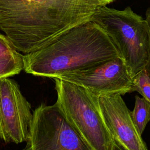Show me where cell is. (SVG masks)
<instances>
[{
	"instance_id": "6da1fadb",
	"label": "cell",
	"mask_w": 150,
	"mask_h": 150,
	"mask_svg": "<svg viewBox=\"0 0 150 150\" xmlns=\"http://www.w3.org/2000/svg\"><path fill=\"white\" fill-rule=\"evenodd\" d=\"M106 5L98 0H0V29L26 54L90 21L98 8Z\"/></svg>"
},
{
	"instance_id": "7a4b0ae2",
	"label": "cell",
	"mask_w": 150,
	"mask_h": 150,
	"mask_svg": "<svg viewBox=\"0 0 150 150\" xmlns=\"http://www.w3.org/2000/svg\"><path fill=\"white\" fill-rule=\"evenodd\" d=\"M117 57L120 55L108 36L90 20L68 30L47 46L23 55V70L58 79Z\"/></svg>"
},
{
	"instance_id": "3957f363",
	"label": "cell",
	"mask_w": 150,
	"mask_h": 150,
	"mask_svg": "<svg viewBox=\"0 0 150 150\" xmlns=\"http://www.w3.org/2000/svg\"><path fill=\"white\" fill-rule=\"evenodd\" d=\"M91 21L108 36L132 77L144 69L149 49L145 19L129 6L118 10L103 5L98 8Z\"/></svg>"
},
{
	"instance_id": "277c9868",
	"label": "cell",
	"mask_w": 150,
	"mask_h": 150,
	"mask_svg": "<svg viewBox=\"0 0 150 150\" xmlns=\"http://www.w3.org/2000/svg\"><path fill=\"white\" fill-rule=\"evenodd\" d=\"M53 80L55 104L67 121L91 150H111L112 141L101 114L98 97L74 83Z\"/></svg>"
},
{
	"instance_id": "5b68a950",
	"label": "cell",
	"mask_w": 150,
	"mask_h": 150,
	"mask_svg": "<svg viewBox=\"0 0 150 150\" xmlns=\"http://www.w3.org/2000/svg\"><path fill=\"white\" fill-rule=\"evenodd\" d=\"M22 150H91L67 121L56 104H41L33 111Z\"/></svg>"
},
{
	"instance_id": "8992f818",
	"label": "cell",
	"mask_w": 150,
	"mask_h": 150,
	"mask_svg": "<svg viewBox=\"0 0 150 150\" xmlns=\"http://www.w3.org/2000/svg\"><path fill=\"white\" fill-rule=\"evenodd\" d=\"M58 79L83 87L97 97L111 94L122 96L134 91L133 77L120 57L63 75Z\"/></svg>"
},
{
	"instance_id": "52a82bcc",
	"label": "cell",
	"mask_w": 150,
	"mask_h": 150,
	"mask_svg": "<svg viewBox=\"0 0 150 150\" xmlns=\"http://www.w3.org/2000/svg\"><path fill=\"white\" fill-rule=\"evenodd\" d=\"M33 118L31 105L19 84L9 77L0 79V138L6 143L26 142Z\"/></svg>"
},
{
	"instance_id": "ba28073f",
	"label": "cell",
	"mask_w": 150,
	"mask_h": 150,
	"mask_svg": "<svg viewBox=\"0 0 150 150\" xmlns=\"http://www.w3.org/2000/svg\"><path fill=\"white\" fill-rule=\"evenodd\" d=\"M98 103L112 141L121 150H149L138 134L121 95L101 96Z\"/></svg>"
},
{
	"instance_id": "9c48e42d",
	"label": "cell",
	"mask_w": 150,
	"mask_h": 150,
	"mask_svg": "<svg viewBox=\"0 0 150 150\" xmlns=\"http://www.w3.org/2000/svg\"><path fill=\"white\" fill-rule=\"evenodd\" d=\"M22 70L23 55L6 36L0 33V79L18 74Z\"/></svg>"
},
{
	"instance_id": "30bf717a",
	"label": "cell",
	"mask_w": 150,
	"mask_h": 150,
	"mask_svg": "<svg viewBox=\"0 0 150 150\" xmlns=\"http://www.w3.org/2000/svg\"><path fill=\"white\" fill-rule=\"evenodd\" d=\"M130 115L138 134L141 136L150 121V103L144 98L136 96L134 107L130 111Z\"/></svg>"
},
{
	"instance_id": "8fae6325",
	"label": "cell",
	"mask_w": 150,
	"mask_h": 150,
	"mask_svg": "<svg viewBox=\"0 0 150 150\" xmlns=\"http://www.w3.org/2000/svg\"><path fill=\"white\" fill-rule=\"evenodd\" d=\"M134 91H137L150 103V76L144 69L133 76Z\"/></svg>"
},
{
	"instance_id": "7c38bea8",
	"label": "cell",
	"mask_w": 150,
	"mask_h": 150,
	"mask_svg": "<svg viewBox=\"0 0 150 150\" xmlns=\"http://www.w3.org/2000/svg\"><path fill=\"white\" fill-rule=\"evenodd\" d=\"M145 21L146 22L148 28V33H149V49H148V59L144 69L150 76V7H149L145 13Z\"/></svg>"
},
{
	"instance_id": "4fadbf2b",
	"label": "cell",
	"mask_w": 150,
	"mask_h": 150,
	"mask_svg": "<svg viewBox=\"0 0 150 150\" xmlns=\"http://www.w3.org/2000/svg\"><path fill=\"white\" fill-rule=\"evenodd\" d=\"M111 150H121V149L112 142V146H111Z\"/></svg>"
},
{
	"instance_id": "5bb4252c",
	"label": "cell",
	"mask_w": 150,
	"mask_h": 150,
	"mask_svg": "<svg viewBox=\"0 0 150 150\" xmlns=\"http://www.w3.org/2000/svg\"><path fill=\"white\" fill-rule=\"evenodd\" d=\"M98 1H102V2H104L105 4L107 5V4H109L111 3V2H112L113 1H115V0H98Z\"/></svg>"
}]
</instances>
